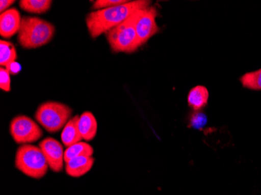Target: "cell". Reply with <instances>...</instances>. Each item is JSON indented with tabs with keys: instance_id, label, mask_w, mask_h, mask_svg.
Masks as SVG:
<instances>
[{
	"instance_id": "cell-1",
	"label": "cell",
	"mask_w": 261,
	"mask_h": 195,
	"mask_svg": "<svg viewBox=\"0 0 261 195\" xmlns=\"http://www.w3.org/2000/svg\"><path fill=\"white\" fill-rule=\"evenodd\" d=\"M151 1L136 0L111 8L95 10L88 14L86 23L91 37L93 39L106 34L125 21L140 10L150 7Z\"/></svg>"
},
{
	"instance_id": "cell-2",
	"label": "cell",
	"mask_w": 261,
	"mask_h": 195,
	"mask_svg": "<svg viewBox=\"0 0 261 195\" xmlns=\"http://www.w3.org/2000/svg\"><path fill=\"white\" fill-rule=\"evenodd\" d=\"M17 40L26 49L40 48L49 43L55 34V27L50 22L36 17H22Z\"/></svg>"
},
{
	"instance_id": "cell-3",
	"label": "cell",
	"mask_w": 261,
	"mask_h": 195,
	"mask_svg": "<svg viewBox=\"0 0 261 195\" xmlns=\"http://www.w3.org/2000/svg\"><path fill=\"white\" fill-rule=\"evenodd\" d=\"M15 166L19 171L31 178H43L49 168L46 158L39 146L21 145L17 149Z\"/></svg>"
},
{
	"instance_id": "cell-4",
	"label": "cell",
	"mask_w": 261,
	"mask_h": 195,
	"mask_svg": "<svg viewBox=\"0 0 261 195\" xmlns=\"http://www.w3.org/2000/svg\"><path fill=\"white\" fill-rule=\"evenodd\" d=\"M139 11L105 34L113 52L132 53L140 47L136 30V20Z\"/></svg>"
},
{
	"instance_id": "cell-5",
	"label": "cell",
	"mask_w": 261,
	"mask_h": 195,
	"mask_svg": "<svg viewBox=\"0 0 261 195\" xmlns=\"http://www.w3.org/2000/svg\"><path fill=\"white\" fill-rule=\"evenodd\" d=\"M72 108L59 102H45L35 112L36 121L49 133H57L64 128L72 115Z\"/></svg>"
},
{
	"instance_id": "cell-6",
	"label": "cell",
	"mask_w": 261,
	"mask_h": 195,
	"mask_svg": "<svg viewBox=\"0 0 261 195\" xmlns=\"http://www.w3.org/2000/svg\"><path fill=\"white\" fill-rule=\"evenodd\" d=\"M10 133L14 142L20 145L38 142L43 136L40 126L24 115L17 116L11 120Z\"/></svg>"
},
{
	"instance_id": "cell-7",
	"label": "cell",
	"mask_w": 261,
	"mask_h": 195,
	"mask_svg": "<svg viewBox=\"0 0 261 195\" xmlns=\"http://www.w3.org/2000/svg\"><path fill=\"white\" fill-rule=\"evenodd\" d=\"M158 15V11L155 7L139 10L136 20V30L140 47L159 32L156 20Z\"/></svg>"
},
{
	"instance_id": "cell-8",
	"label": "cell",
	"mask_w": 261,
	"mask_h": 195,
	"mask_svg": "<svg viewBox=\"0 0 261 195\" xmlns=\"http://www.w3.org/2000/svg\"><path fill=\"white\" fill-rule=\"evenodd\" d=\"M42 149L49 169L55 173H60L64 170V146L61 142L54 137H46L39 142V145Z\"/></svg>"
},
{
	"instance_id": "cell-9",
	"label": "cell",
	"mask_w": 261,
	"mask_h": 195,
	"mask_svg": "<svg viewBox=\"0 0 261 195\" xmlns=\"http://www.w3.org/2000/svg\"><path fill=\"white\" fill-rule=\"evenodd\" d=\"M20 12L16 8L9 9L0 15V35L5 39H10L18 33L21 25Z\"/></svg>"
},
{
	"instance_id": "cell-10",
	"label": "cell",
	"mask_w": 261,
	"mask_h": 195,
	"mask_svg": "<svg viewBox=\"0 0 261 195\" xmlns=\"http://www.w3.org/2000/svg\"><path fill=\"white\" fill-rule=\"evenodd\" d=\"M95 162L93 157L82 156L73 158L65 163V170L67 175L71 177H82L90 171Z\"/></svg>"
},
{
	"instance_id": "cell-11",
	"label": "cell",
	"mask_w": 261,
	"mask_h": 195,
	"mask_svg": "<svg viewBox=\"0 0 261 195\" xmlns=\"http://www.w3.org/2000/svg\"><path fill=\"white\" fill-rule=\"evenodd\" d=\"M79 128L82 138L86 142L93 140L97 133L98 124L92 113L84 112L79 116Z\"/></svg>"
},
{
	"instance_id": "cell-12",
	"label": "cell",
	"mask_w": 261,
	"mask_h": 195,
	"mask_svg": "<svg viewBox=\"0 0 261 195\" xmlns=\"http://www.w3.org/2000/svg\"><path fill=\"white\" fill-rule=\"evenodd\" d=\"M79 115L71 117L63 128L61 137L65 147H69L83 140L79 128Z\"/></svg>"
},
{
	"instance_id": "cell-13",
	"label": "cell",
	"mask_w": 261,
	"mask_h": 195,
	"mask_svg": "<svg viewBox=\"0 0 261 195\" xmlns=\"http://www.w3.org/2000/svg\"><path fill=\"white\" fill-rule=\"evenodd\" d=\"M209 92L207 89L202 85L193 88L188 95V104L195 110H199L207 105Z\"/></svg>"
},
{
	"instance_id": "cell-14",
	"label": "cell",
	"mask_w": 261,
	"mask_h": 195,
	"mask_svg": "<svg viewBox=\"0 0 261 195\" xmlns=\"http://www.w3.org/2000/svg\"><path fill=\"white\" fill-rule=\"evenodd\" d=\"M94 149L89 144L84 142H77L70 145L64 152V161L65 163L77 157L89 156L93 155Z\"/></svg>"
},
{
	"instance_id": "cell-15",
	"label": "cell",
	"mask_w": 261,
	"mask_h": 195,
	"mask_svg": "<svg viewBox=\"0 0 261 195\" xmlns=\"http://www.w3.org/2000/svg\"><path fill=\"white\" fill-rule=\"evenodd\" d=\"M51 0H21L19 6L22 10L31 14H44L50 9Z\"/></svg>"
},
{
	"instance_id": "cell-16",
	"label": "cell",
	"mask_w": 261,
	"mask_h": 195,
	"mask_svg": "<svg viewBox=\"0 0 261 195\" xmlns=\"http://www.w3.org/2000/svg\"><path fill=\"white\" fill-rule=\"evenodd\" d=\"M17 54L14 44L8 41H0V65L7 67L9 64L15 62Z\"/></svg>"
},
{
	"instance_id": "cell-17",
	"label": "cell",
	"mask_w": 261,
	"mask_h": 195,
	"mask_svg": "<svg viewBox=\"0 0 261 195\" xmlns=\"http://www.w3.org/2000/svg\"><path fill=\"white\" fill-rule=\"evenodd\" d=\"M243 87L252 91H261V68L248 72L240 78Z\"/></svg>"
},
{
	"instance_id": "cell-18",
	"label": "cell",
	"mask_w": 261,
	"mask_h": 195,
	"mask_svg": "<svg viewBox=\"0 0 261 195\" xmlns=\"http://www.w3.org/2000/svg\"><path fill=\"white\" fill-rule=\"evenodd\" d=\"M128 2L127 0H97L94 3L92 9L95 10H103V9L111 8L116 6L121 5Z\"/></svg>"
},
{
	"instance_id": "cell-19",
	"label": "cell",
	"mask_w": 261,
	"mask_h": 195,
	"mask_svg": "<svg viewBox=\"0 0 261 195\" xmlns=\"http://www.w3.org/2000/svg\"><path fill=\"white\" fill-rule=\"evenodd\" d=\"M207 123V117L203 113H194L190 118V125L192 127L198 130H201L206 126Z\"/></svg>"
},
{
	"instance_id": "cell-20",
	"label": "cell",
	"mask_w": 261,
	"mask_h": 195,
	"mask_svg": "<svg viewBox=\"0 0 261 195\" xmlns=\"http://www.w3.org/2000/svg\"><path fill=\"white\" fill-rule=\"evenodd\" d=\"M0 89L7 92L11 90L10 74L5 67L0 68Z\"/></svg>"
},
{
	"instance_id": "cell-21",
	"label": "cell",
	"mask_w": 261,
	"mask_h": 195,
	"mask_svg": "<svg viewBox=\"0 0 261 195\" xmlns=\"http://www.w3.org/2000/svg\"><path fill=\"white\" fill-rule=\"evenodd\" d=\"M5 68H7V70H8L10 75H17V74L20 73V70H21V67H20V64L16 62V61L15 62L9 64Z\"/></svg>"
},
{
	"instance_id": "cell-22",
	"label": "cell",
	"mask_w": 261,
	"mask_h": 195,
	"mask_svg": "<svg viewBox=\"0 0 261 195\" xmlns=\"http://www.w3.org/2000/svg\"><path fill=\"white\" fill-rule=\"evenodd\" d=\"M15 3L14 0H2L0 1V11L1 14L9 10L10 7Z\"/></svg>"
}]
</instances>
